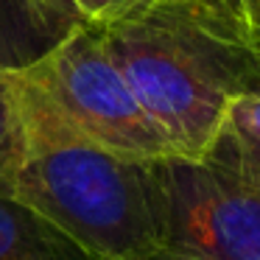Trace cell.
Wrapping results in <instances>:
<instances>
[{
  "label": "cell",
  "instance_id": "obj_4",
  "mask_svg": "<svg viewBox=\"0 0 260 260\" xmlns=\"http://www.w3.org/2000/svg\"><path fill=\"white\" fill-rule=\"evenodd\" d=\"M14 76L42 107L92 146L135 162L176 157L137 104L95 28H70Z\"/></svg>",
  "mask_w": 260,
  "mask_h": 260
},
{
  "label": "cell",
  "instance_id": "obj_6",
  "mask_svg": "<svg viewBox=\"0 0 260 260\" xmlns=\"http://www.w3.org/2000/svg\"><path fill=\"white\" fill-rule=\"evenodd\" d=\"M0 260H87L45 218L0 193Z\"/></svg>",
  "mask_w": 260,
  "mask_h": 260
},
{
  "label": "cell",
  "instance_id": "obj_1",
  "mask_svg": "<svg viewBox=\"0 0 260 260\" xmlns=\"http://www.w3.org/2000/svg\"><path fill=\"white\" fill-rule=\"evenodd\" d=\"M95 31L182 159L204 157L224 132L230 104L260 90L257 56L215 0H140Z\"/></svg>",
  "mask_w": 260,
  "mask_h": 260
},
{
  "label": "cell",
  "instance_id": "obj_9",
  "mask_svg": "<svg viewBox=\"0 0 260 260\" xmlns=\"http://www.w3.org/2000/svg\"><path fill=\"white\" fill-rule=\"evenodd\" d=\"M84 28H107L132 12L140 0H62Z\"/></svg>",
  "mask_w": 260,
  "mask_h": 260
},
{
  "label": "cell",
  "instance_id": "obj_12",
  "mask_svg": "<svg viewBox=\"0 0 260 260\" xmlns=\"http://www.w3.org/2000/svg\"><path fill=\"white\" fill-rule=\"evenodd\" d=\"M157 260H185V257H174V254H168V252H165V254H159Z\"/></svg>",
  "mask_w": 260,
  "mask_h": 260
},
{
  "label": "cell",
  "instance_id": "obj_3",
  "mask_svg": "<svg viewBox=\"0 0 260 260\" xmlns=\"http://www.w3.org/2000/svg\"><path fill=\"white\" fill-rule=\"evenodd\" d=\"M165 252L185 260H260V154L221 132L199 159L154 162Z\"/></svg>",
  "mask_w": 260,
  "mask_h": 260
},
{
  "label": "cell",
  "instance_id": "obj_10",
  "mask_svg": "<svg viewBox=\"0 0 260 260\" xmlns=\"http://www.w3.org/2000/svg\"><path fill=\"white\" fill-rule=\"evenodd\" d=\"M243 37L260 62V0H246L243 9Z\"/></svg>",
  "mask_w": 260,
  "mask_h": 260
},
{
  "label": "cell",
  "instance_id": "obj_8",
  "mask_svg": "<svg viewBox=\"0 0 260 260\" xmlns=\"http://www.w3.org/2000/svg\"><path fill=\"white\" fill-rule=\"evenodd\" d=\"M224 132H230L249 151L260 154V90L243 92L230 104Z\"/></svg>",
  "mask_w": 260,
  "mask_h": 260
},
{
  "label": "cell",
  "instance_id": "obj_7",
  "mask_svg": "<svg viewBox=\"0 0 260 260\" xmlns=\"http://www.w3.org/2000/svg\"><path fill=\"white\" fill-rule=\"evenodd\" d=\"M20 157V120L12 90V70L0 68V193L9 190V179Z\"/></svg>",
  "mask_w": 260,
  "mask_h": 260
},
{
  "label": "cell",
  "instance_id": "obj_11",
  "mask_svg": "<svg viewBox=\"0 0 260 260\" xmlns=\"http://www.w3.org/2000/svg\"><path fill=\"white\" fill-rule=\"evenodd\" d=\"M215 3H218V6L230 14L232 23L243 31V9H246V0H215Z\"/></svg>",
  "mask_w": 260,
  "mask_h": 260
},
{
  "label": "cell",
  "instance_id": "obj_2",
  "mask_svg": "<svg viewBox=\"0 0 260 260\" xmlns=\"http://www.w3.org/2000/svg\"><path fill=\"white\" fill-rule=\"evenodd\" d=\"M20 157L9 196L34 210L87 260H157L165 254L154 162L87 143L45 109L12 70Z\"/></svg>",
  "mask_w": 260,
  "mask_h": 260
},
{
  "label": "cell",
  "instance_id": "obj_5",
  "mask_svg": "<svg viewBox=\"0 0 260 260\" xmlns=\"http://www.w3.org/2000/svg\"><path fill=\"white\" fill-rule=\"evenodd\" d=\"M76 25L62 0H0V68H25Z\"/></svg>",
  "mask_w": 260,
  "mask_h": 260
}]
</instances>
